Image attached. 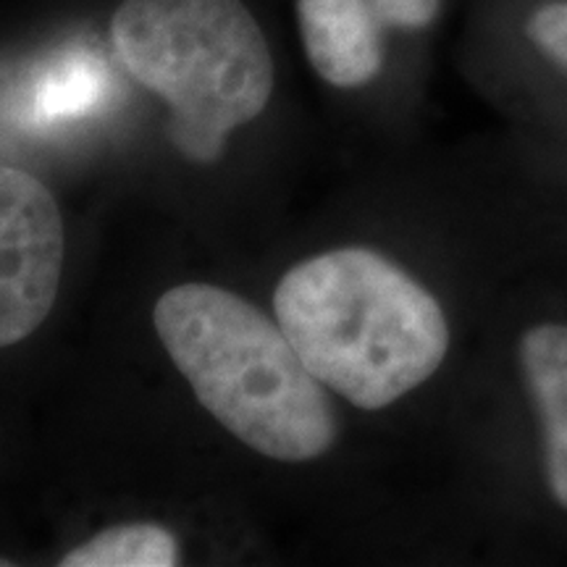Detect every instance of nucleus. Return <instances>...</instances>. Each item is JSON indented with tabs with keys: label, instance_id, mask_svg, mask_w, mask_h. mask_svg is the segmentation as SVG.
<instances>
[{
	"label": "nucleus",
	"instance_id": "obj_1",
	"mask_svg": "<svg viewBox=\"0 0 567 567\" xmlns=\"http://www.w3.org/2000/svg\"><path fill=\"white\" fill-rule=\"evenodd\" d=\"M274 310L308 371L360 410L413 392L450 350L442 305L365 247L297 264L276 287Z\"/></svg>",
	"mask_w": 567,
	"mask_h": 567
},
{
	"label": "nucleus",
	"instance_id": "obj_2",
	"mask_svg": "<svg viewBox=\"0 0 567 567\" xmlns=\"http://www.w3.org/2000/svg\"><path fill=\"white\" fill-rule=\"evenodd\" d=\"M155 331L197 402L239 442L281 463L321 457L337 439L326 386L279 321L213 284H179L155 305Z\"/></svg>",
	"mask_w": 567,
	"mask_h": 567
},
{
	"label": "nucleus",
	"instance_id": "obj_3",
	"mask_svg": "<svg viewBox=\"0 0 567 567\" xmlns=\"http://www.w3.org/2000/svg\"><path fill=\"white\" fill-rule=\"evenodd\" d=\"M111 38L122 66L172 105V140L193 161H216L271 101V51L243 0H124Z\"/></svg>",
	"mask_w": 567,
	"mask_h": 567
},
{
	"label": "nucleus",
	"instance_id": "obj_4",
	"mask_svg": "<svg viewBox=\"0 0 567 567\" xmlns=\"http://www.w3.org/2000/svg\"><path fill=\"white\" fill-rule=\"evenodd\" d=\"M63 252L51 189L21 168L0 166V350L24 342L51 316Z\"/></svg>",
	"mask_w": 567,
	"mask_h": 567
},
{
	"label": "nucleus",
	"instance_id": "obj_5",
	"mask_svg": "<svg viewBox=\"0 0 567 567\" xmlns=\"http://www.w3.org/2000/svg\"><path fill=\"white\" fill-rule=\"evenodd\" d=\"M308 59L334 87H360L384 61L381 21L363 0H297Z\"/></svg>",
	"mask_w": 567,
	"mask_h": 567
},
{
	"label": "nucleus",
	"instance_id": "obj_6",
	"mask_svg": "<svg viewBox=\"0 0 567 567\" xmlns=\"http://www.w3.org/2000/svg\"><path fill=\"white\" fill-rule=\"evenodd\" d=\"M520 363L544 423L549 488L567 509V326L530 329L523 337Z\"/></svg>",
	"mask_w": 567,
	"mask_h": 567
},
{
	"label": "nucleus",
	"instance_id": "obj_7",
	"mask_svg": "<svg viewBox=\"0 0 567 567\" xmlns=\"http://www.w3.org/2000/svg\"><path fill=\"white\" fill-rule=\"evenodd\" d=\"M179 559L182 549L172 530L155 523H126L71 549L61 567H174Z\"/></svg>",
	"mask_w": 567,
	"mask_h": 567
},
{
	"label": "nucleus",
	"instance_id": "obj_8",
	"mask_svg": "<svg viewBox=\"0 0 567 567\" xmlns=\"http://www.w3.org/2000/svg\"><path fill=\"white\" fill-rule=\"evenodd\" d=\"M105 66L87 53H74L63 59L34 95V113L45 122L74 118L92 113L105 95Z\"/></svg>",
	"mask_w": 567,
	"mask_h": 567
},
{
	"label": "nucleus",
	"instance_id": "obj_9",
	"mask_svg": "<svg viewBox=\"0 0 567 567\" xmlns=\"http://www.w3.org/2000/svg\"><path fill=\"white\" fill-rule=\"evenodd\" d=\"M526 32L538 51L567 69V3L542 6L528 19Z\"/></svg>",
	"mask_w": 567,
	"mask_h": 567
},
{
	"label": "nucleus",
	"instance_id": "obj_10",
	"mask_svg": "<svg viewBox=\"0 0 567 567\" xmlns=\"http://www.w3.org/2000/svg\"><path fill=\"white\" fill-rule=\"evenodd\" d=\"M384 27L423 30L436 19L442 0H363Z\"/></svg>",
	"mask_w": 567,
	"mask_h": 567
},
{
	"label": "nucleus",
	"instance_id": "obj_11",
	"mask_svg": "<svg viewBox=\"0 0 567 567\" xmlns=\"http://www.w3.org/2000/svg\"><path fill=\"white\" fill-rule=\"evenodd\" d=\"M0 565H11V563H9V559H0Z\"/></svg>",
	"mask_w": 567,
	"mask_h": 567
}]
</instances>
